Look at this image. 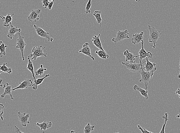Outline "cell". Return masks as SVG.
<instances>
[{"instance_id": "cell-42", "label": "cell", "mask_w": 180, "mask_h": 133, "mask_svg": "<svg viewBox=\"0 0 180 133\" xmlns=\"http://www.w3.org/2000/svg\"><path fill=\"white\" fill-rule=\"evenodd\" d=\"M49 2H51V1H54V0H49Z\"/></svg>"}, {"instance_id": "cell-10", "label": "cell", "mask_w": 180, "mask_h": 133, "mask_svg": "<svg viewBox=\"0 0 180 133\" xmlns=\"http://www.w3.org/2000/svg\"><path fill=\"white\" fill-rule=\"evenodd\" d=\"M41 10H32L30 13L28 17V19L31 22H37L40 20V15L41 13Z\"/></svg>"}, {"instance_id": "cell-31", "label": "cell", "mask_w": 180, "mask_h": 133, "mask_svg": "<svg viewBox=\"0 0 180 133\" xmlns=\"http://www.w3.org/2000/svg\"><path fill=\"white\" fill-rule=\"evenodd\" d=\"M91 6V0H89V2L86 5V11L85 12L86 14H90L91 13L90 10V8Z\"/></svg>"}, {"instance_id": "cell-7", "label": "cell", "mask_w": 180, "mask_h": 133, "mask_svg": "<svg viewBox=\"0 0 180 133\" xmlns=\"http://www.w3.org/2000/svg\"><path fill=\"white\" fill-rule=\"evenodd\" d=\"M33 27H34V29L36 30V33H37V34L38 36L42 37V38L46 39L49 41L53 42L54 39H53L52 37H51L49 36V33L45 31L42 28H40L38 25H35V24L33 25Z\"/></svg>"}, {"instance_id": "cell-6", "label": "cell", "mask_w": 180, "mask_h": 133, "mask_svg": "<svg viewBox=\"0 0 180 133\" xmlns=\"http://www.w3.org/2000/svg\"><path fill=\"white\" fill-rule=\"evenodd\" d=\"M18 33L19 36V38L17 39L16 47L20 50L22 54V59L23 61H24L25 60L24 55V49L26 46V44L25 42L24 36H21L20 33Z\"/></svg>"}, {"instance_id": "cell-44", "label": "cell", "mask_w": 180, "mask_h": 133, "mask_svg": "<svg viewBox=\"0 0 180 133\" xmlns=\"http://www.w3.org/2000/svg\"><path fill=\"white\" fill-rule=\"evenodd\" d=\"M119 133L118 132H116V133Z\"/></svg>"}, {"instance_id": "cell-9", "label": "cell", "mask_w": 180, "mask_h": 133, "mask_svg": "<svg viewBox=\"0 0 180 133\" xmlns=\"http://www.w3.org/2000/svg\"><path fill=\"white\" fill-rule=\"evenodd\" d=\"M18 116L22 126L25 127L28 124L30 123V121L28 120L30 116L28 113L27 114L25 112L22 113L21 112H18Z\"/></svg>"}, {"instance_id": "cell-5", "label": "cell", "mask_w": 180, "mask_h": 133, "mask_svg": "<svg viewBox=\"0 0 180 133\" xmlns=\"http://www.w3.org/2000/svg\"><path fill=\"white\" fill-rule=\"evenodd\" d=\"M129 33H128L127 30L120 31L119 30L116 37H113L112 41V42H114L115 44L116 45L118 42H121L124 39H129Z\"/></svg>"}, {"instance_id": "cell-41", "label": "cell", "mask_w": 180, "mask_h": 133, "mask_svg": "<svg viewBox=\"0 0 180 133\" xmlns=\"http://www.w3.org/2000/svg\"><path fill=\"white\" fill-rule=\"evenodd\" d=\"M70 133H76L74 131H73V130H72V131H71Z\"/></svg>"}, {"instance_id": "cell-8", "label": "cell", "mask_w": 180, "mask_h": 133, "mask_svg": "<svg viewBox=\"0 0 180 133\" xmlns=\"http://www.w3.org/2000/svg\"><path fill=\"white\" fill-rule=\"evenodd\" d=\"M142 45V49L139 50V57L140 59V63H142V60L143 59H145L146 57L148 58H152V54L151 52H147L146 50L144 49V41L143 40L141 43Z\"/></svg>"}, {"instance_id": "cell-24", "label": "cell", "mask_w": 180, "mask_h": 133, "mask_svg": "<svg viewBox=\"0 0 180 133\" xmlns=\"http://www.w3.org/2000/svg\"><path fill=\"white\" fill-rule=\"evenodd\" d=\"M7 63H4L3 65H1L0 66V73H2V72H6L11 74L12 72V70L11 68H9L6 66Z\"/></svg>"}, {"instance_id": "cell-22", "label": "cell", "mask_w": 180, "mask_h": 133, "mask_svg": "<svg viewBox=\"0 0 180 133\" xmlns=\"http://www.w3.org/2000/svg\"><path fill=\"white\" fill-rule=\"evenodd\" d=\"M28 65H27V69H28V70L31 72L32 76H33V80H34V82H36V77H35L34 74V67H33V64L32 63V61L31 60L30 58L28 57Z\"/></svg>"}, {"instance_id": "cell-25", "label": "cell", "mask_w": 180, "mask_h": 133, "mask_svg": "<svg viewBox=\"0 0 180 133\" xmlns=\"http://www.w3.org/2000/svg\"><path fill=\"white\" fill-rule=\"evenodd\" d=\"M95 53L98 55L100 58L103 59H107L109 57V55L105 50H99L95 51Z\"/></svg>"}, {"instance_id": "cell-17", "label": "cell", "mask_w": 180, "mask_h": 133, "mask_svg": "<svg viewBox=\"0 0 180 133\" xmlns=\"http://www.w3.org/2000/svg\"><path fill=\"white\" fill-rule=\"evenodd\" d=\"M3 88L4 89V92L1 95V97L4 98L6 95H9L11 97V99L14 100V99L12 94V86L9 83H7L3 85Z\"/></svg>"}, {"instance_id": "cell-29", "label": "cell", "mask_w": 180, "mask_h": 133, "mask_svg": "<svg viewBox=\"0 0 180 133\" xmlns=\"http://www.w3.org/2000/svg\"><path fill=\"white\" fill-rule=\"evenodd\" d=\"M46 70H47V69L44 68L43 65L42 64H41V66H40V68L37 69V70L36 71L35 73H36V75L37 76H41L44 74L45 71H46Z\"/></svg>"}, {"instance_id": "cell-34", "label": "cell", "mask_w": 180, "mask_h": 133, "mask_svg": "<svg viewBox=\"0 0 180 133\" xmlns=\"http://www.w3.org/2000/svg\"><path fill=\"white\" fill-rule=\"evenodd\" d=\"M42 1L43 6L45 9L48 7L49 4L50 3L49 0H42Z\"/></svg>"}, {"instance_id": "cell-43", "label": "cell", "mask_w": 180, "mask_h": 133, "mask_svg": "<svg viewBox=\"0 0 180 133\" xmlns=\"http://www.w3.org/2000/svg\"><path fill=\"white\" fill-rule=\"evenodd\" d=\"M136 1V2H139V1H138V0H135Z\"/></svg>"}, {"instance_id": "cell-16", "label": "cell", "mask_w": 180, "mask_h": 133, "mask_svg": "<svg viewBox=\"0 0 180 133\" xmlns=\"http://www.w3.org/2000/svg\"><path fill=\"white\" fill-rule=\"evenodd\" d=\"M21 31V29L20 28H18L17 26L11 25L9 29L7 37L10 39H12L15 33H20Z\"/></svg>"}, {"instance_id": "cell-14", "label": "cell", "mask_w": 180, "mask_h": 133, "mask_svg": "<svg viewBox=\"0 0 180 133\" xmlns=\"http://www.w3.org/2000/svg\"><path fill=\"white\" fill-rule=\"evenodd\" d=\"M14 15V14L12 15H10L9 14H8L6 16L4 17L3 15H1V17L2 19V21L4 22L3 25L4 26L9 28L10 26L12 25L11 22L13 20L12 16Z\"/></svg>"}, {"instance_id": "cell-28", "label": "cell", "mask_w": 180, "mask_h": 133, "mask_svg": "<svg viewBox=\"0 0 180 133\" xmlns=\"http://www.w3.org/2000/svg\"><path fill=\"white\" fill-rule=\"evenodd\" d=\"M95 126L93 125L91 126L90 123H88L85 127L84 129V133H91L94 130Z\"/></svg>"}, {"instance_id": "cell-32", "label": "cell", "mask_w": 180, "mask_h": 133, "mask_svg": "<svg viewBox=\"0 0 180 133\" xmlns=\"http://www.w3.org/2000/svg\"><path fill=\"white\" fill-rule=\"evenodd\" d=\"M138 127L140 130L142 132V133H153L151 132H149L146 129L142 128L139 125H138Z\"/></svg>"}, {"instance_id": "cell-40", "label": "cell", "mask_w": 180, "mask_h": 133, "mask_svg": "<svg viewBox=\"0 0 180 133\" xmlns=\"http://www.w3.org/2000/svg\"><path fill=\"white\" fill-rule=\"evenodd\" d=\"M176 117L177 118H179L180 119V112H179V114L177 115Z\"/></svg>"}, {"instance_id": "cell-35", "label": "cell", "mask_w": 180, "mask_h": 133, "mask_svg": "<svg viewBox=\"0 0 180 133\" xmlns=\"http://www.w3.org/2000/svg\"><path fill=\"white\" fill-rule=\"evenodd\" d=\"M55 0L50 2L48 6V9L49 10H51L52 8L53 5H54V3H55Z\"/></svg>"}, {"instance_id": "cell-26", "label": "cell", "mask_w": 180, "mask_h": 133, "mask_svg": "<svg viewBox=\"0 0 180 133\" xmlns=\"http://www.w3.org/2000/svg\"><path fill=\"white\" fill-rule=\"evenodd\" d=\"M101 14H102V11H95L94 12V13L93 14V15L97 19V23L100 25V27H102V17H101Z\"/></svg>"}, {"instance_id": "cell-37", "label": "cell", "mask_w": 180, "mask_h": 133, "mask_svg": "<svg viewBox=\"0 0 180 133\" xmlns=\"http://www.w3.org/2000/svg\"><path fill=\"white\" fill-rule=\"evenodd\" d=\"M175 94H178L179 95V97L180 98V89L178 88V89L176 90V92Z\"/></svg>"}, {"instance_id": "cell-3", "label": "cell", "mask_w": 180, "mask_h": 133, "mask_svg": "<svg viewBox=\"0 0 180 133\" xmlns=\"http://www.w3.org/2000/svg\"><path fill=\"white\" fill-rule=\"evenodd\" d=\"M45 48V47L42 48V46L33 47L32 50V54H30L28 57L30 58L31 60H36L37 58L41 57H47V53H44V52Z\"/></svg>"}, {"instance_id": "cell-15", "label": "cell", "mask_w": 180, "mask_h": 133, "mask_svg": "<svg viewBox=\"0 0 180 133\" xmlns=\"http://www.w3.org/2000/svg\"><path fill=\"white\" fill-rule=\"evenodd\" d=\"M123 54L126 57V61H129L131 63H135L136 58L139 57V55L136 56L134 54L130 52L128 50H126Z\"/></svg>"}, {"instance_id": "cell-33", "label": "cell", "mask_w": 180, "mask_h": 133, "mask_svg": "<svg viewBox=\"0 0 180 133\" xmlns=\"http://www.w3.org/2000/svg\"><path fill=\"white\" fill-rule=\"evenodd\" d=\"M4 105L3 104H1L0 105V114H1V120L3 121V115L4 114L3 109L4 108Z\"/></svg>"}, {"instance_id": "cell-12", "label": "cell", "mask_w": 180, "mask_h": 133, "mask_svg": "<svg viewBox=\"0 0 180 133\" xmlns=\"http://www.w3.org/2000/svg\"><path fill=\"white\" fill-rule=\"evenodd\" d=\"M78 52L87 55L89 57L91 58L93 60H95V59H94V57L91 55V51L90 47H89V43L84 44L81 50H79Z\"/></svg>"}, {"instance_id": "cell-27", "label": "cell", "mask_w": 180, "mask_h": 133, "mask_svg": "<svg viewBox=\"0 0 180 133\" xmlns=\"http://www.w3.org/2000/svg\"><path fill=\"white\" fill-rule=\"evenodd\" d=\"M1 45L0 46V57H2L6 55V49L8 47L7 45H5V44L1 41Z\"/></svg>"}, {"instance_id": "cell-4", "label": "cell", "mask_w": 180, "mask_h": 133, "mask_svg": "<svg viewBox=\"0 0 180 133\" xmlns=\"http://www.w3.org/2000/svg\"><path fill=\"white\" fill-rule=\"evenodd\" d=\"M146 61L142 63H125L122 62V64L125 65L126 68L131 71L133 72H139L143 68L142 65L146 63Z\"/></svg>"}, {"instance_id": "cell-19", "label": "cell", "mask_w": 180, "mask_h": 133, "mask_svg": "<svg viewBox=\"0 0 180 133\" xmlns=\"http://www.w3.org/2000/svg\"><path fill=\"white\" fill-rule=\"evenodd\" d=\"M33 123L40 127L41 131L43 130L44 131V132L46 131L47 129L50 128L52 125V122H47L46 121H45L42 123H39L38 122H37V123Z\"/></svg>"}, {"instance_id": "cell-36", "label": "cell", "mask_w": 180, "mask_h": 133, "mask_svg": "<svg viewBox=\"0 0 180 133\" xmlns=\"http://www.w3.org/2000/svg\"><path fill=\"white\" fill-rule=\"evenodd\" d=\"M14 127H15V132H16L17 133H24V132H22L21 131V130H20V129H19V128H18L17 127V126H14Z\"/></svg>"}, {"instance_id": "cell-13", "label": "cell", "mask_w": 180, "mask_h": 133, "mask_svg": "<svg viewBox=\"0 0 180 133\" xmlns=\"http://www.w3.org/2000/svg\"><path fill=\"white\" fill-rule=\"evenodd\" d=\"M144 34V33L143 32H141L139 33H136L135 34L133 35V37L131 38L132 43L134 45L137 44L141 43L143 40Z\"/></svg>"}, {"instance_id": "cell-30", "label": "cell", "mask_w": 180, "mask_h": 133, "mask_svg": "<svg viewBox=\"0 0 180 133\" xmlns=\"http://www.w3.org/2000/svg\"><path fill=\"white\" fill-rule=\"evenodd\" d=\"M163 118L165 120V123H164V125H163L162 129L161 130H160V132L159 133H165V129L167 121H168V120L171 119L168 118V114L167 113H165L164 115L163 116Z\"/></svg>"}, {"instance_id": "cell-11", "label": "cell", "mask_w": 180, "mask_h": 133, "mask_svg": "<svg viewBox=\"0 0 180 133\" xmlns=\"http://www.w3.org/2000/svg\"><path fill=\"white\" fill-rule=\"evenodd\" d=\"M20 85L17 87L12 89V91L17 89H28L30 86H32L33 84V82L31 80L26 79L23 82H20Z\"/></svg>"}, {"instance_id": "cell-2", "label": "cell", "mask_w": 180, "mask_h": 133, "mask_svg": "<svg viewBox=\"0 0 180 133\" xmlns=\"http://www.w3.org/2000/svg\"><path fill=\"white\" fill-rule=\"evenodd\" d=\"M156 70L157 68H155L150 72L145 71L143 68L139 72L142 78L139 80V82H143L144 83L145 89L147 91H148L147 88H148V84L151 82V78H152L154 72Z\"/></svg>"}, {"instance_id": "cell-23", "label": "cell", "mask_w": 180, "mask_h": 133, "mask_svg": "<svg viewBox=\"0 0 180 133\" xmlns=\"http://www.w3.org/2000/svg\"><path fill=\"white\" fill-rule=\"evenodd\" d=\"M50 76V74H46L44 77L37 78L36 79V82H34V83H33V85H32V89L34 90H37L38 85H41L45 78H47V77H49Z\"/></svg>"}, {"instance_id": "cell-18", "label": "cell", "mask_w": 180, "mask_h": 133, "mask_svg": "<svg viewBox=\"0 0 180 133\" xmlns=\"http://www.w3.org/2000/svg\"><path fill=\"white\" fill-rule=\"evenodd\" d=\"M101 34L98 35V36L94 35L92 37V39L91 40L92 42L98 48L101 50H104V49L102 46V43H101L100 36Z\"/></svg>"}, {"instance_id": "cell-39", "label": "cell", "mask_w": 180, "mask_h": 133, "mask_svg": "<svg viewBox=\"0 0 180 133\" xmlns=\"http://www.w3.org/2000/svg\"><path fill=\"white\" fill-rule=\"evenodd\" d=\"M179 75L178 77H177V78H180V63H179Z\"/></svg>"}, {"instance_id": "cell-38", "label": "cell", "mask_w": 180, "mask_h": 133, "mask_svg": "<svg viewBox=\"0 0 180 133\" xmlns=\"http://www.w3.org/2000/svg\"><path fill=\"white\" fill-rule=\"evenodd\" d=\"M2 81H3V80H2V78H1V79H0V82H1V84H0V86H1V87H3V85H2Z\"/></svg>"}, {"instance_id": "cell-21", "label": "cell", "mask_w": 180, "mask_h": 133, "mask_svg": "<svg viewBox=\"0 0 180 133\" xmlns=\"http://www.w3.org/2000/svg\"><path fill=\"white\" fill-rule=\"evenodd\" d=\"M133 89L136 91H138L139 92L141 95L145 97L146 100H147L149 98V96L148 95V91L144 89H143L139 87L138 85H134L133 86Z\"/></svg>"}, {"instance_id": "cell-1", "label": "cell", "mask_w": 180, "mask_h": 133, "mask_svg": "<svg viewBox=\"0 0 180 133\" xmlns=\"http://www.w3.org/2000/svg\"><path fill=\"white\" fill-rule=\"evenodd\" d=\"M148 27L150 31V35L148 37L149 42L150 43L153 44V45H151V46L153 48L155 49L156 47V44L160 38L162 33L160 31L157 30L155 27H151L150 25H148Z\"/></svg>"}, {"instance_id": "cell-20", "label": "cell", "mask_w": 180, "mask_h": 133, "mask_svg": "<svg viewBox=\"0 0 180 133\" xmlns=\"http://www.w3.org/2000/svg\"><path fill=\"white\" fill-rule=\"evenodd\" d=\"M145 60H146V64L144 69H145L146 72H150L152 71L154 68H156V64L155 63H151L149 60V58L146 57Z\"/></svg>"}]
</instances>
